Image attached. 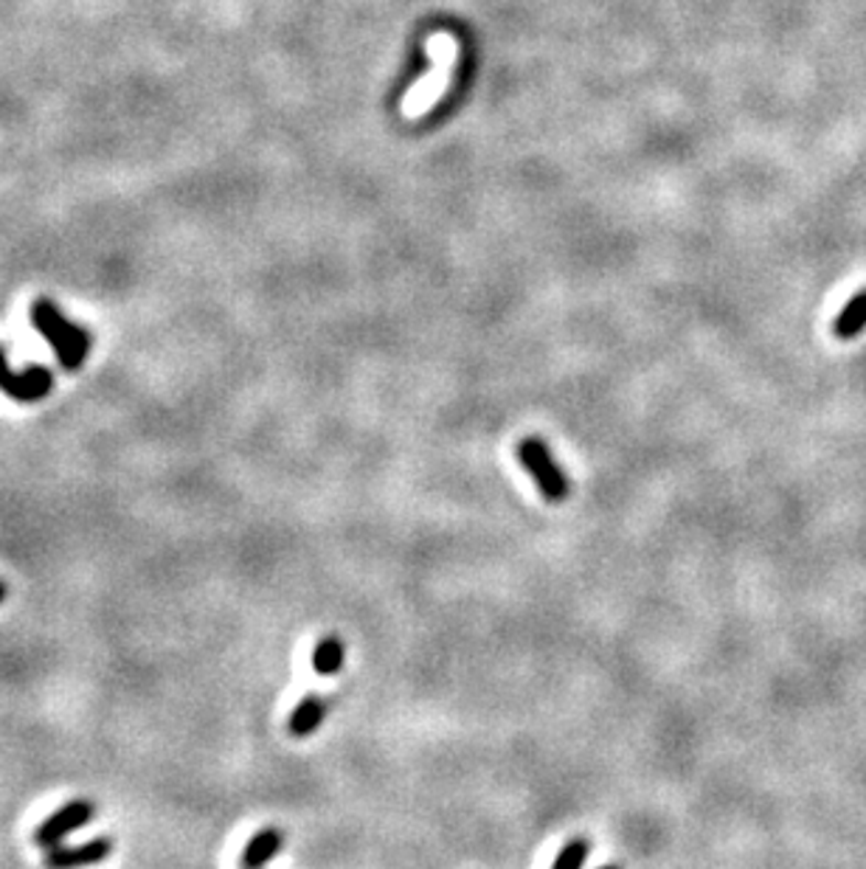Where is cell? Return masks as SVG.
Segmentation results:
<instances>
[{
    "mask_svg": "<svg viewBox=\"0 0 866 869\" xmlns=\"http://www.w3.org/2000/svg\"><path fill=\"white\" fill-rule=\"evenodd\" d=\"M54 388V377L45 366H29L23 372H14L9 366L7 355L0 350V391L18 403H37Z\"/></svg>",
    "mask_w": 866,
    "mask_h": 869,
    "instance_id": "cell-5",
    "label": "cell"
},
{
    "mask_svg": "<svg viewBox=\"0 0 866 869\" xmlns=\"http://www.w3.org/2000/svg\"><path fill=\"white\" fill-rule=\"evenodd\" d=\"M113 852V841L110 838H94L85 845H71V847H51L45 850V867L48 869H83L94 867L110 858Z\"/></svg>",
    "mask_w": 866,
    "mask_h": 869,
    "instance_id": "cell-6",
    "label": "cell"
},
{
    "mask_svg": "<svg viewBox=\"0 0 866 869\" xmlns=\"http://www.w3.org/2000/svg\"><path fill=\"white\" fill-rule=\"evenodd\" d=\"M3 600H7V586L0 582V605H3Z\"/></svg>",
    "mask_w": 866,
    "mask_h": 869,
    "instance_id": "cell-12",
    "label": "cell"
},
{
    "mask_svg": "<svg viewBox=\"0 0 866 869\" xmlns=\"http://www.w3.org/2000/svg\"><path fill=\"white\" fill-rule=\"evenodd\" d=\"M588 838H572L569 845L560 850V856L554 858L552 869H583L585 858H588Z\"/></svg>",
    "mask_w": 866,
    "mask_h": 869,
    "instance_id": "cell-11",
    "label": "cell"
},
{
    "mask_svg": "<svg viewBox=\"0 0 866 869\" xmlns=\"http://www.w3.org/2000/svg\"><path fill=\"white\" fill-rule=\"evenodd\" d=\"M32 324L37 326L40 335L48 341L51 350L57 352L59 363H63V369L74 372L83 366L85 357H88V350H90L88 332H85L83 326L71 324V321L59 313L57 304H51V301H45V299L34 301Z\"/></svg>",
    "mask_w": 866,
    "mask_h": 869,
    "instance_id": "cell-1",
    "label": "cell"
},
{
    "mask_svg": "<svg viewBox=\"0 0 866 869\" xmlns=\"http://www.w3.org/2000/svg\"><path fill=\"white\" fill-rule=\"evenodd\" d=\"M344 662H346V644L340 642L335 633L318 639V644H315V651H313V669L318 673V676H324V678L338 676L340 667H344Z\"/></svg>",
    "mask_w": 866,
    "mask_h": 869,
    "instance_id": "cell-9",
    "label": "cell"
},
{
    "mask_svg": "<svg viewBox=\"0 0 866 869\" xmlns=\"http://www.w3.org/2000/svg\"><path fill=\"white\" fill-rule=\"evenodd\" d=\"M327 709L329 704L321 698V695H307V698L293 709V715H290V734H293V738H310V734L318 732L321 723L327 720Z\"/></svg>",
    "mask_w": 866,
    "mask_h": 869,
    "instance_id": "cell-7",
    "label": "cell"
},
{
    "mask_svg": "<svg viewBox=\"0 0 866 869\" xmlns=\"http://www.w3.org/2000/svg\"><path fill=\"white\" fill-rule=\"evenodd\" d=\"M427 51H431V57L440 60V68H433V74L422 82V88L411 90V94L405 96V105H402L405 116H422L433 101L440 99L442 90H445L447 74H451V57L456 54V45L451 43V37H431Z\"/></svg>",
    "mask_w": 866,
    "mask_h": 869,
    "instance_id": "cell-3",
    "label": "cell"
},
{
    "mask_svg": "<svg viewBox=\"0 0 866 869\" xmlns=\"http://www.w3.org/2000/svg\"><path fill=\"white\" fill-rule=\"evenodd\" d=\"M866 326V290H860L858 296L849 299V304L844 307L842 315L835 319L833 335L842 341H853L855 335H860Z\"/></svg>",
    "mask_w": 866,
    "mask_h": 869,
    "instance_id": "cell-10",
    "label": "cell"
},
{
    "mask_svg": "<svg viewBox=\"0 0 866 869\" xmlns=\"http://www.w3.org/2000/svg\"><path fill=\"white\" fill-rule=\"evenodd\" d=\"M96 816V805L90 800H74L68 805L59 807L57 813H51L48 819L37 827L34 833V845L51 850V847L63 845V838H68L71 833L83 830L90 819Z\"/></svg>",
    "mask_w": 866,
    "mask_h": 869,
    "instance_id": "cell-4",
    "label": "cell"
},
{
    "mask_svg": "<svg viewBox=\"0 0 866 869\" xmlns=\"http://www.w3.org/2000/svg\"><path fill=\"white\" fill-rule=\"evenodd\" d=\"M599 869H619V867H614V863H608V867H599Z\"/></svg>",
    "mask_w": 866,
    "mask_h": 869,
    "instance_id": "cell-13",
    "label": "cell"
},
{
    "mask_svg": "<svg viewBox=\"0 0 866 869\" xmlns=\"http://www.w3.org/2000/svg\"><path fill=\"white\" fill-rule=\"evenodd\" d=\"M516 451H518V462H521L523 470L532 475L543 498L552 501V504H563V501L572 495V482H569V475L563 473V468H560L558 459L552 457V451H549V444L543 442V439L523 437L521 442H518Z\"/></svg>",
    "mask_w": 866,
    "mask_h": 869,
    "instance_id": "cell-2",
    "label": "cell"
},
{
    "mask_svg": "<svg viewBox=\"0 0 866 869\" xmlns=\"http://www.w3.org/2000/svg\"><path fill=\"white\" fill-rule=\"evenodd\" d=\"M284 845V833L279 827H264L242 850V869H262L270 858H277Z\"/></svg>",
    "mask_w": 866,
    "mask_h": 869,
    "instance_id": "cell-8",
    "label": "cell"
}]
</instances>
